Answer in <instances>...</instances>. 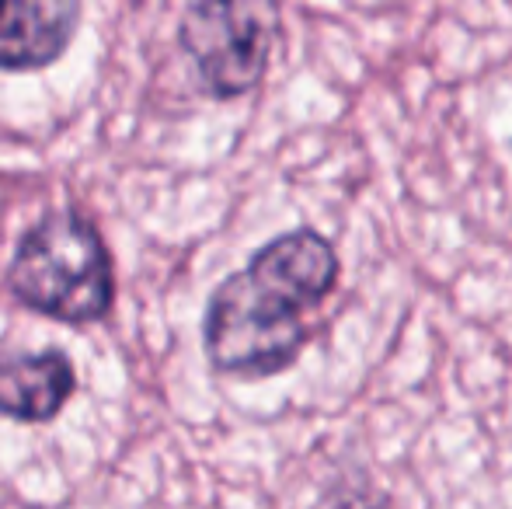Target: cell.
I'll return each mask as SVG.
<instances>
[{"mask_svg": "<svg viewBox=\"0 0 512 509\" xmlns=\"http://www.w3.org/2000/svg\"><path fill=\"white\" fill-rule=\"evenodd\" d=\"M81 25L70 0H0V70L28 74L56 63Z\"/></svg>", "mask_w": 512, "mask_h": 509, "instance_id": "obj_4", "label": "cell"}, {"mask_svg": "<svg viewBox=\"0 0 512 509\" xmlns=\"http://www.w3.org/2000/svg\"><path fill=\"white\" fill-rule=\"evenodd\" d=\"M331 509H394V506L384 503V499H377V496H366V492H352V496L338 499Z\"/></svg>", "mask_w": 512, "mask_h": 509, "instance_id": "obj_6", "label": "cell"}, {"mask_svg": "<svg viewBox=\"0 0 512 509\" xmlns=\"http://www.w3.org/2000/svg\"><path fill=\"white\" fill-rule=\"evenodd\" d=\"M7 290L21 307L60 325H95L115 304V265L95 224L77 210L39 217L7 265Z\"/></svg>", "mask_w": 512, "mask_h": 509, "instance_id": "obj_2", "label": "cell"}, {"mask_svg": "<svg viewBox=\"0 0 512 509\" xmlns=\"http://www.w3.org/2000/svg\"><path fill=\"white\" fill-rule=\"evenodd\" d=\"M342 258L314 227H297L230 272L206 300L203 349L216 374L265 381L300 360L310 342L307 314L335 293Z\"/></svg>", "mask_w": 512, "mask_h": 509, "instance_id": "obj_1", "label": "cell"}, {"mask_svg": "<svg viewBox=\"0 0 512 509\" xmlns=\"http://www.w3.org/2000/svg\"><path fill=\"white\" fill-rule=\"evenodd\" d=\"M77 391V370L63 349L0 353V415L14 422H53Z\"/></svg>", "mask_w": 512, "mask_h": 509, "instance_id": "obj_5", "label": "cell"}, {"mask_svg": "<svg viewBox=\"0 0 512 509\" xmlns=\"http://www.w3.org/2000/svg\"><path fill=\"white\" fill-rule=\"evenodd\" d=\"M276 35V4H192L178 25V42L216 102L244 98L265 81Z\"/></svg>", "mask_w": 512, "mask_h": 509, "instance_id": "obj_3", "label": "cell"}]
</instances>
